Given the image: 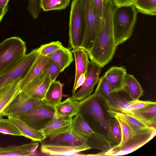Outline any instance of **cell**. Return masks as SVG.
<instances>
[{
	"instance_id": "cell-1",
	"label": "cell",
	"mask_w": 156,
	"mask_h": 156,
	"mask_svg": "<svg viewBox=\"0 0 156 156\" xmlns=\"http://www.w3.org/2000/svg\"><path fill=\"white\" fill-rule=\"evenodd\" d=\"M116 7L112 0L105 5L100 30L92 47L87 51L91 61L101 68L111 60L117 47L113 28V15Z\"/></svg>"
},
{
	"instance_id": "cell-2",
	"label": "cell",
	"mask_w": 156,
	"mask_h": 156,
	"mask_svg": "<svg viewBox=\"0 0 156 156\" xmlns=\"http://www.w3.org/2000/svg\"><path fill=\"white\" fill-rule=\"evenodd\" d=\"M105 99L96 92L79 101L80 115L94 132L112 147L109 139L112 117Z\"/></svg>"
},
{
	"instance_id": "cell-3",
	"label": "cell",
	"mask_w": 156,
	"mask_h": 156,
	"mask_svg": "<svg viewBox=\"0 0 156 156\" xmlns=\"http://www.w3.org/2000/svg\"><path fill=\"white\" fill-rule=\"evenodd\" d=\"M138 11L133 5L116 7L113 19L115 44L117 47L131 36Z\"/></svg>"
},
{
	"instance_id": "cell-4",
	"label": "cell",
	"mask_w": 156,
	"mask_h": 156,
	"mask_svg": "<svg viewBox=\"0 0 156 156\" xmlns=\"http://www.w3.org/2000/svg\"><path fill=\"white\" fill-rule=\"evenodd\" d=\"M69 19V45L73 49L82 48L84 38L86 24L82 0H73Z\"/></svg>"
},
{
	"instance_id": "cell-5",
	"label": "cell",
	"mask_w": 156,
	"mask_h": 156,
	"mask_svg": "<svg viewBox=\"0 0 156 156\" xmlns=\"http://www.w3.org/2000/svg\"><path fill=\"white\" fill-rule=\"evenodd\" d=\"M25 42L18 37H12L0 43V75L20 61L26 55Z\"/></svg>"
},
{
	"instance_id": "cell-6",
	"label": "cell",
	"mask_w": 156,
	"mask_h": 156,
	"mask_svg": "<svg viewBox=\"0 0 156 156\" xmlns=\"http://www.w3.org/2000/svg\"><path fill=\"white\" fill-rule=\"evenodd\" d=\"M17 117L34 129H43L56 117L55 107L43 103Z\"/></svg>"
},
{
	"instance_id": "cell-7",
	"label": "cell",
	"mask_w": 156,
	"mask_h": 156,
	"mask_svg": "<svg viewBox=\"0 0 156 156\" xmlns=\"http://www.w3.org/2000/svg\"><path fill=\"white\" fill-rule=\"evenodd\" d=\"M86 24L82 48L87 51L92 47L99 31L101 18L97 13L93 0H82Z\"/></svg>"
},
{
	"instance_id": "cell-8",
	"label": "cell",
	"mask_w": 156,
	"mask_h": 156,
	"mask_svg": "<svg viewBox=\"0 0 156 156\" xmlns=\"http://www.w3.org/2000/svg\"><path fill=\"white\" fill-rule=\"evenodd\" d=\"M156 128L153 127L142 133L134 134L120 147L113 146L108 150L101 152V156H118L129 154L146 144L156 135Z\"/></svg>"
},
{
	"instance_id": "cell-9",
	"label": "cell",
	"mask_w": 156,
	"mask_h": 156,
	"mask_svg": "<svg viewBox=\"0 0 156 156\" xmlns=\"http://www.w3.org/2000/svg\"><path fill=\"white\" fill-rule=\"evenodd\" d=\"M38 48L33 50L19 62L0 75V88L23 79L38 54Z\"/></svg>"
},
{
	"instance_id": "cell-10",
	"label": "cell",
	"mask_w": 156,
	"mask_h": 156,
	"mask_svg": "<svg viewBox=\"0 0 156 156\" xmlns=\"http://www.w3.org/2000/svg\"><path fill=\"white\" fill-rule=\"evenodd\" d=\"M44 102V100H40L31 97L20 90L4 109L3 116H19Z\"/></svg>"
},
{
	"instance_id": "cell-11",
	"label": "cell",
	"mask_w": 156,
	"mask_h": 156,
	"mask_svg": "<svg viewBox=\"0 0 156 156\" xmlns=\"http://www.w3.org/2000/svg\"><path fill=\"white\" fill-rule=\"evenodd\" d=\"M101 67L96 63L90 62L86 73L85 81L80 89L71 98L80 101L89 96L94 90L95 85L98 82Z\"/></svg>"
},
{
	"instance_id": "cell-12",
	"label": "cell",
	"mask_w": 156,
	"mask_h": 156,
	"mask_svg": "<svg viewBox=\"0 0 156 156\" xmlns=\"http://www.w3.org/2000/svg\"><path fill=\"white\" fill-rule=\"evenodd\" d=\"M51 83L47 69L24 85L21 90L31 97L40 100H44L46 92Z\"/></svg>"
},
{
	"instance_id": "cell-13",
	"label": "cell",
	"mask_w": 156,
	"mask_h": 156,
	"mask_svg": "<svg viewBox=\"0 0 156 156\" xmlns=\"http://www.w3.org/2000/svg\"><path fill=\"white\" fill-rule=\"evenodd\" d=\"M91 149L87 144L77 146H68L50 144H42L41 152L45 155L62 156H89L80 152Z\"/></svg>"
},
{
	"instance_id": "cell-14",
	"label": "cell",
	"mask_w": 156,
	"mask_h": 156,
	"mask_svg": "<svg viewBox=\"0 0 156 156\" xmlns=\"http://www.w3.org/2000/svg\"><path fill=\"white\" fill-rule=\"evenodd\" d=\"M72 119V117L56 116L41 131L46 138L55 136L71 129Z\"/></svg>"
},
{
	"instance_id": "cell-15",
	"label": "cell",
	"mask_w": 156,
	"mask_h": 156,
	"mask_svg": "<svg viewBox=\"0 0 156 156\" xmlns=\"http://www.w3.org/2000/svg\"><path fill=\"white\" fill-rule=\"evenodd\" d=\"M48 138L49 139L48 143L44 144L68 146L87 144V139L78 134L71 129L57 136Z\"/></svg>"
},
{
	"instance_id": "cell-16",
	"label": "cell",
	"mask_w": 156,
	"mask_h": 156,
	"mask_svg": "<svg viewBox=\"0 0 156 156\" xmlns=\"http://www.w3.org/2000/svg\"><path fill=\"white\" fill-rule=\"evenodd\" d=\"M50 58L48 56L38 54L27 74L21 80V89L24 85L39 76L48 67Z\"/></svg>"
},
{
	"instance_id": "cell-17",
	"label": "cell",
	"mask_w": 156,
	"mask_h": 156,
	"mask_svg": "<svg viewBox=\"0 0 156 156\" xmlns=\"http://www.w3.org/2000/svg\"><path fill=\"white\" fill-rule=\"evenodd\" d=\"M39 146L38 142L33 140L20 145H13L3 147H0V156H31L35 155Z\"/></svg>"
},
{
	"instance_id": "cell-18",
	"label": "cell",
	"mask_w": 156,
	"mask_h": 156,
	"mask_svg": "<svg viewBox=\"0 0 156 156\" xmlns=\"http://www.w3.org/2000/svg\"><path fill=\"white\" fill-rule=\"evenodd\" d=\"M21 79L0 88V119L3 116V112L21 90Z\"/></svg>"
},
{
	"instance_id": "cell-19",
	"label": "cell",
	"mask_w": 156,
	"mask_h": 156,
	"mask_svg": "<svg viewBox=\"0 0 156 156\" xmlns=\"http://www.w3.org/2000/svg\"><path fill=\"white\" fill-rule=\"evenodd\" d=\"M125 111L148 125L156 128V103L144 108Z\"/></svg>"
},
{
	"instance_id": "cell-20",
	"label": "cell",
	"mask_w": 156,
	"mask_h": 156,
	"mask_svg": "<svg viewBox=\"0 0 156 156\" xmlns=\"http://www.w3.org/2000/svg\"><path fill=\"white\" fill-rule=\"evenodd\" d=\"M8 118L23 133L24 137L32 140L41 142L46 137L41 130L32 128L17 117L9 116Z\"/></svg>"
},
{
	"instance_id": "cell-21",
	"label": "cell",
	"mask_w": 156,
	"mask_h": 156,
	"mask_svg": "<svg viewBox=\"0 0 156 156\" xmlns=\"http://www.w3.org/2000/svg\"><path fill=\"white\" fill-rule=\"evenodd\" d=\"M126 73L122 67L112 66L104 75L114 89L115 92L121 91L123 82Z\"/></svg>"
},
{
	"instance_id": "cell-22",
	"label": "cell",
	"mask_w": 156,
	"mask_h": 156,
	"mask_svg": "<svg viewBox=\"0 0 156 156\" xmlns=\"http://www.w3.org/2000/svg\"><path fill=\"white\" fill-rule=\"evenodd\" d=\"M122 90L126 93L133 100L139 99L144 93L137 80L133 75L127 73L124 79Z\"/></svg>"
},
{
	"instance_id": "cell-23",
	"label": "cell",
	"mask_w": 156,
	"mask_h": 156,
	"mask_svg": "<svg viewBox=\"0 0 156 156\" xmlns=\"http://www.w3.org/2000/svg\"><path fill=\"white\" fill-rule=\"evenodd\" d=\"M71 52L73 54L76 64V74L74 85L82 74L86 73L90 62L87 51L82 48L73 49Z\"/></svg>"
},
{
	"instance_id": "cell-24",
	"label": "cell",
	"mask_w": 156,
	"mask_h": 156,
	"mask_svg": "<svg viewBox=\"0 0 156 156\" xmlns=\"http://www.w3.org/2000/svg\"><path fill=\"white\" fill-rule=\"evenodd\" d=\"M108 112L109 113L115 114L122 118L130 127L134 134L139 133L154 127L140 121L126 112L114 111L109 109Z\"/></svg>"
},
{
	"instance_id": "cell-25",
	"label": "cell",
	"mask_w": 156,
	"mask_h": 156,
	"mask_svg": "<svg viewBox=\"0 0 156 156\" xmlns=\"http://www.w3.org/2000/svg\"><path fill=\"white\" fill-rule=\"evenodd\" d=\"M48 56L60 67L61 72L68 67L73 61L71 51L63 46Z\"/></svg>"
},
{
	"instance_id": "cell-26",
	"label": "cell",
	"mask_w": 156,
	"mask_h": 156,
	"mask_svg": "<svg viewBox=\"0 0 156 156\" xmlns=\"http://www.w3.org/2000/svg\"><path fill=\"white\" fill-rule=\"evenodd\" d=\"M63 85L56 80L51 83L44 100L46 104L55 107L61 102Z\"/></svg>"
},
{
	"instance_id": "cell-27",
	"label": "cell",
	"mask_w": 156,
	"mask_h": 156,
	"mask_svg": "<svg viewBox=\"0 0 156 156\" xmlns=\"http://www.w3.org/2000/svg\"><path fill=\"white\" fill-rule=\"evenodd\" d=\"M79 101L68 98L55 107L56 116L72 117L77 112Z\"/></svg>"
},
{
	"instance_id": "cell-28",
	"label": "cell",
	"mask_w": 156,
	"mask_h": 156,
	"mask_svg": "<svg viewBox=\"0 0 156 156\" xmlns=\"http://www.w3.org/2000/svg\"><path fill=\"white\" fill-rule=\"evenodd\" d=\"M71 129L78 134L87 139L95 133L80 114L72 119Z\"/></svg>"
},
{
	"instance_id": "cell-29",
	"label": "cell",
	"mask_w": 156,
	"mask_h": 156,
	"mask_svg": "<svg viewBox=\"0 0 156 156\" xmlns=\"http://www.w3.org/2000/svg\"><path fill=\"white\" fill-rule=\"evenodd\" d=\"M95 92L102 97L106 101H111L114 98V88L104 75L99 79Z\"/></svg>"
},
{
	"instance_id": "cell-30",
	"label": "cell",
	"mask_w": 156,
	"mask_h": 156,
	"mask_svg": "<svg viewBox=\"0 0 156 156\" xmlns=\"http://www.w3.org/2000/svg\"><path fill=\"white\" fill-rule=\"evenodd\" d=\"M71 0H41L40 7L44 12L65 9Z\"/></svg>"
},
{
	"instance_id": "cell-31",
	"label": "cell",
	"mask_w": 156,
	"mask_h": 156,
	"mask_svg": "<svg viewBox=\"0 0 156 156\" xmlns=\"http://www.w3.org/2000/svg\"><path fill=\"white\" fill-rule=\"evenodd\" d=\"M133 5L138 12L143 14L156 15V0H135Z\"/></svg>"
},
{
	"instance_id": "cell-32",
	"label": "cell",
	"mask_w": 156,
	"mask_h": 156,
	"mask_svg": "<svg viewBox=\"0 0 156 156\" xmlns=\"http://www.w3.org/2000/svg\"><path fill=\"white\" fill-rule=\"evenodd\" d=\"M109 114L112 118H114L117 120L120 125L121 132V140L119 144L115 146L121 147L134 134L130 127L122 118L115 114Z\"/></svg>"
},
{
	"instance_id": "cell-33",
	"label": "cell",
	"mask_w": 156,
	"mask_h": 156,
	"mask_svg": "<svg viewBox=\"0 0 156 156\" xmlns=\"http://www.w3.org/2000/svg\"><path fill=\"white\" fill-rule=\"evenodd\" d=\"M0 133L4 134L24 136L23 133L8 118L0 119Z\"/></svg>"
},
{
	"instance_id": "cell-34",
	"label": "cell",
	"mask_w": 156,
	"mask_h": 156,
	"mask_svg": "<svg viewBox=\"0 0 156 156\" xmlns=\"http://www.w3.org/2000/svg\"><path fill=\"white\" fill-rule=\"evenodd\" d=\"M109 139L112 147L119 144L121 139V132L119 123L117 120L112 118L109 132Z\"/></svg>"
},
{
	"instance_id": "cell-35",
	"label": "cell",
	"mask_w": 156,
	"mask_h": 156,
	"mask_svg": "<svg viewBox=\"0 0 156 156\" xmlns=\"http://www.w3.org/2000/svg\"><path fill=\"white\" fill-rule=\"evenodd\" d=\"M63 46L62 43L59 41H52L41 46L38 48V53L42 55L48 56Z\"/></svg>"
},
{
	"instance_id": "cell-36",
	"label": "cell",
	"mask_w": 156,
	"mask_h": 156,
	"mask_svg": "<svg viewBox=\"0 0 156 156\" xmlns=\"http://www.w3.org/2000/svg\"><path fill=\"white\" fill-rule=\"evenodd\" d=\"M47 70L51 82L55 80L57 76L61 72L60 67L51 59Z\"/></svg>"
},
{
	"instance_id": "cell-37",
	"label": "cell",
	"mask_w": 156,
	"mask_h": 156,
	"mask_svg": "<svg viewBox=\"0 0 156 156\" xmlns=\"http://www.w3.org/2000/svg\"><path fill=\"white\" fill-rule=\"evenodd\" d=\"M156 103L155 101H142L139 99L131 100L129 101V111L142 108Z\"/></svg>"
},
{
	"instance_id": "cell-38",
	"label": "cell",
	"mask_w": 156,
	"mask_h": 156,
	"mask_svg": "<svg viewBox=\"0 0 156 156\" xmlns=\"http://www.w3.org/2000/svg\"><path fill=\"white\" fill-rule=\"evenodd\" d=\"M109 0H93L94 8L99 16L101 18L105 5Z\"/></svg>"
},
{
	"instance_id": "cell-39",
	"label": "cell",
	"mask_w": 156,
	"mask_h": 156,
	"mask_svg": "<svg viewBox=\"0 0 156 156\" xmlns=\"http://www.w3.org/2000/svg\"><path fill=\"white\" fill-rule=\"evenodd\" d=\"M86 79V73L82 74L78 78L76 84L73 86L72 91V96L75 93L76 90L80 86H82L83 84Z\"/></svg>"
},
{
	"instance_id": "cell-40",
	"label": "cell",
	"mask_w": 156,
	"mask_h": 156,
	"mask_svg": "<svg viewBox=\"0 0 156 156\" xmlns=\"http://www.w3.org/2000/svg\"><path fill=\"white\" fill-rule=\"evenodd\" d=\"M116 7L128 6L133 5L135 0H112Z\"/></svg>"
},
{
	"instance_id": "cell-41",
	"label": "cell",
	"mask_w": 156,
	"mask_h": 156,
	"mask_svg": "<svg viewBox=\"0 0 156 156\" xmlns=\"http://www.w3.org/2000/svg\"><path fill=\"white\" fill-rule=\"evenodd\" d=\"M8 10V5L5 8H3L0 7V23L2 20L4 16L7 12Z\"/></svg>"
},
{
	"instance_id": "cell-42",
	"label": "cell",
	"mask_w": 156,
	"mask_h": 156,
	"mask_svg": "<svg viewBox=\"0 0 156 156\" xmlns=\"http://www.w3.org/2000/svg\"><path fill=\"white\" fill-rule=\"evenodd\" d=\"M9 0H0V7L3 8H5L8 6V3Z\"/></svg>"
},
{
	"instance_id": "cell-43",
	"label": "cell",
	"mask_w": 156,
	"mask_h": 156,
	"mask_svg": "<svg viewBox=\"0 0 156 156\" xmlns=\"http://www.w3.org/2000/svg\"></svg>"
}]
</instances>
